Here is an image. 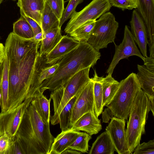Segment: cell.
Listing matches in <instances>:
<instances>
[{
  "instance_id": "5b68a950",
  "label": "cell",
  "mask_w": 154,
  "mask_h": 154,
  "mask_svg": "<svg viewBox=\"0 0 154 154\" xmlns=\"http://www.w3.org/2000/svg\"><path fill=\"white\" fill-rule=\"evenodd\" d=\"M141 89L136 73L132 72L119 82L114 97L106 105L113 116L127 120L137 94Z\"/></svg>"
},
{
  "instance_id": "60d3db41",
  "label": "cell",
  "mask_w": 154,
  "mask_h": 154,
  "mask_svg": "<svg viewBox=\"0 0 154 154\" xmlns=\"http://www.w3.org/2000/svg\"><path fill=\"white\" fill-rule=\"evenodd\" d=\"M113 117L114 116L111 113L109 109L108 108L105 109L104 111L102 112L103 122L108 123L109 120Z\"/></svg>"
},
{
  "instance_id": "e0dca14e",
  "label": "cell",
  "mask_w": 154,
  "mask_h": 154,
  "mask_svg": "<svg viewBox=\"0 0 154 154\" xmlns=\"http://www.w3.org/2000/svg\"><path fill=\"white\" fill-rule=\"evenodd\" d=\"M102 128L100 121L95 113L88 112L79 118L70 129L84 131L91 136L97 134Z\"/></svg>"
},
{
  "instance_id": "4fadbf2b",
  "label": "cell",
  "mask_w": 154,
  "mask_h": 154,
  "mask_svg": "<svg viewBox=\"0 0 154 154\" xmlns=\"http://www.w3.org/2000/svg\"><path fill=\"white\" fill-rule=\"evenodd\" d=\"M106 131L109 134L116 149L119 154H131L126 138L125 120L115 116L111 119Z\"/></svg>"
},
{
  "instance_id": "d590c367",
  "label": "cell",
  "mask_w": 154,
  "mask_h": 154,
  "mask_svg": "<svg viewBox=\"0 0 154 154\" xmlns=\"http://www.w3.org/2000/svg\"><path fill=\"white\" fill-rule=\"evenodd\" d=\"M132 153L134 154H154V140L139 143Z\"/></svg>"
},
{
  "instance_id": "3957f363",
  "label": "cell",
  "mask_w": 154,
  "mask_h": 154,
  "mask_svg": "<svg viewBox=\"0 0 154 154\" xmlns=\"http://www.w3.org/2000/svg\"><path fill=\"white\" fill-rule=\"evenodd\" d=\"M99 51L85 41L59 59L58 66L54 73L41 84L40 94L46 90L53 91L64 84L71 77L82 69L93 67L100 59Z\"/></svg>"
},
{
  "instance_id": "1f68e13d",
  "label": "cell",
  "mask_w": 154,
  "mask_h": 154,
  "mask_svg": "<svg viewBox=\"0 0 154 154\" xmlns=\"http://www.w3.org/2000/svg\"><path fill=\"white\" fill-rule=\"evenodd\" d=\"M58 66V64L56 63L46 66L42 70L37 77L35 81L34 97L40 94L39 90L41 84L45 80L48 79L54 73Z\"/></svg>"
},
{
  "instance_id": "7402d4cb",
  "label": "cell",
  "mask_w": 154,
  "mask_h": 154,
  "mask_svg": "<svg viewBox=\"0 0 154 154\" xmlns=\"http://www.w3.org/2000/svg\"><path fill=\"white\" fill-rule=\"evenodd\" d=\"M59 26L52 28L44 34L40 44L39 53L47 55L56 46L62 37Z\"/></svg>"
},
{
  "instance_id": "d4e9b609",
  "label": "cell",
  "mask_w": 154,
  "mask_h": 154,
  "mask_svg": "<svg viewBox=\"0 0 154 154\" xmlns=\"http://www.w3.org/2000/svg\"><path fill=\"white\" fill-rule=\"evenodd\" d=\"M60 22V20L45 2L41 17V28L43 35L53 27L59 26Z\"/></svg>"
},
{
  "instance_id": "d6a6232c",
  "label": "cell",
  "mask_w": 154,
  "mask_h": 154,
  "mask_svg": "<svg viewBox=\"0 0 154 154\" xmlns=\"http://www.w3.org/2000/svg\"><path fill=\"white\" fill-rule=\"evenodd\" d=\"M84 0H69V3L64 11L63 15L60 19L59 27L61 28L62 25L69 18L72 14L75 11L77 6L82 3Z\"/></svg>"
},
{
  "instance_id": "6da1fadb",
  "label": "cell",
  "mask_w": 154,
  "mask_h": 154,
  "mask_svg": "<svg viewBox=\"0 0 154 154\" xmlns=\"http://www.w3.org/2000/svg\"><path fill=\"white\" fill-rule=\"evenodd\" d=\"M38 43L21 60L8 63V108L7 111L19 106L29 98L36 76L48 66L46 55L38 51Z\"/></svg>"
},
{
  "instance_id": "8d00e7d4",
  "label": "cell",
  "mask_w": 154,
  "mask_h": 154,
  "mask_svg": "<svg viewBox=\"0 0 154 154\" xmlns=\"http://www.w3.org/2000/svg\"><path fill=\"white\" fill-rule=\"evenodd\" d=\"M111 6H114L122 10L136 9L137 6L131 0H109Z\"/></svg>"
},
{
  "instance_id": "bcb514c9",
  "label": "cell",
  "mask_w": 154,
  "mask_h": 154,
  "mask_svg": "<svg viewBox=\"0 0 154 154\" xmlns=\"http://www.w3.org/2000/svg\"><path fill=\"white\" fill-rule=\"evenodd\" d=\"M131 1L135 5H136L137 7V0H131Z\"/></svg>"
},
{
  "instance_id": "30bf717a",
  "label": "cell",
  "mask_w": 154,
  "mask_h": 154,
  "mask_svg": "<svg viewBox=\"0 0 154 154\" xmlns=\"http://www.w3.org/2000/svg\"><path fill=\"white\" fill-rule=\"evenodd\" d=\"M39 42H35L33 39L21 38L11 32L6 39L4 46L8 63L20 60Z\"/></svg>"
},
{
  "instance_id": "484cf974",
  "label": "cell",
  "mask_w": 154,
  "mask_h": 154,
  "mask_svg": "<svg viewBox=\"0 0 154 154\" xmlns=\"http://www.w3.org/2000/svg\"><path fill=\"white\" fill-rule=\"evenodd\" d=\"M37 108L43 122L50 123L51 119L50 103L51 99H48L43 94L35 97Z\"/></svg>"
},
{
  "instance_id": "9a60e30c",
  "label": "cell",
  "mask_w": 154,
  "mask_h": 154,
  "mask_svg": "<svg viewBox=\"0 0 154 154\" xmlns=\"http://www.w3.org/2000/svg\"><path fill=\"white\" fill-rule=\"evenodd\" d=\"M132 33L143 56H147L146 46L148 41L146 30L143 19L137 9L133 10L130 21Z\"/></svg>"
},
{
  "instance_id": "b9f144b4",
  "label": "cell",
  "mask_w": 154,
  "mask_h": 154,
  "mask_svg": "<svg viewBox=\"0 0 154 154\" xmlns=\"http://www.w3.org/2000/svg\"><path fill=\"white\" fill-rule=\"evenodd\" d=\"M5 57L4 46L2 43L0 42V64L3 62Z\"/></svg>"
},
{
  "instance_id": "5bb4252c",
  "label": "cell",
  "mask_w": 154,
  "mask_h": 154,
  "mask_svg": "<svg viewBox=\"0 0 154 154\" xmlns=\"http://www.w3.org/2000/svg\"><path fill=\"white\" fill-rule=\"evenodd\" d=\"M137 10L146 27L149 50L154 49V0H137Z\"/></svg>"
},
{
  "instance_id": "f1b7e54d",
  "label": "cell",
  "mask_w": 154,
  "mask_h": 154,
  "mask_svg": "<svg viewBox=\"0 0 154 154\" xmlns=\"http://www.w3.org/2000/svg\"><path fill=\"white\" fill-rule=\"evenodd\" d=\"M12 32L17 36L25 39H32L34 36L30 25L21 16L20 18L14 23Z\"/></svg>"
},
{
  "instance_id": "2e32d148",
  "label": "cell",
  "mask_w": 154,
  "mask_h": 154,
  "mask_svg": "<svg viewBox=\"0 0 154 154\" xmlns=\"http://www.w3.org/2000/svg\"><path fill=\"white\" fill-rule=\"evenodd\" d=\"M79 42L71 37L63 35L55 47L46 55V63H55L60 58L77 47Z\"/></svg>"
},
{
  "instance_id": "f35d334b",
  "label": "cell",
  "mask_w": 154,
  "mask_h": 154,
  "mask_svg": "<svg viewBox=\"0 0 154 154\" xmlns=\"http://www.w3.org/2000/svg\"><path fill=\"white\" fill-rule=\"evenodd\" d=\"M143 60L144 61V65L147 69L154 73V58L147 56L144 57Z\"/></svg>"
},
{
  "instance_id": "7c38bea8",
  "label": "cell",
  "mask_w": 154,
  "mask_h": 154,
  "mask_svg": "<svg viewBox=\"0 0 154 154\" xmlns=\"http://www.w3.org/2000/svg\"><path fill=\"white\" fill-rule=\"evenodd\" d=\"M93 90L94 83L91 80L78 95L72 109L70 128L74 123L84 114L88 112L95 113Z\"/></svg>"
},
{
  "instance_id": "c3c4849f",
  "label": "cell",
  "mask_w": 154,
  "mask_h": 154,
  "mask_svg": "<svg viewBox=\"0 0 154 154\" xmlns=\"http://www.w3.org/2000/svg\"><path fill=\"white\" fill-rule=\"evenodd\" d=\"M3 0H0V5L2 3Z\"/></svg>"
},
{
  "instance_id": "e575fe53",
  "label": "cell",
  "mask_w": 154,
  "mask_h": 154,
  "mask_svg": "<svg viewBox=\"0 0 154 154\" xmlns=\"http://www.w3.org/2000/svg\"><path fill=\"white\" fill-rule=\"evenodd\" d=\"M45 1L60 20L64 10V0H45Z\"/></svg>"
},
{
  "instance_id": "44dd1931",
  "label": "cell",
  "mask_w": 154,
  "mask_h": 154,
  "mask_svg": "<svg viewBox=\"0 0 154 154\" xmlns=\"http://www.w3.org/2000/svg\"><path fill=\"white\" fill-rule=\"evenodd\" d=\"M94 77L101 84L103 94V107L111 101L119 87V82L115 80L112 75L108 74L105 77L98 76L95 70Z\"/></svg>"
},
{
  "instance_id": "8fae6325",
  "label": "cell",
  "mask_w": 154,
  "mask_h": 154,
  "mask_svg": "<svg viewBox=\"0 0 154 154\" xmlns=\"http://www.w3.org/2000/svg\"><path fill=\"white\" fill-rule=\"evenodd\" d=\"M115 44V53L111 62L106 70L108 74L112 75L116 65L121 60L135 55L143 60L142 55L135 44L133 36L128 26L125 25L122 41L119 45Z\"/></svg>"
},
{
  "instance_id": "ba28073f",
  "label": "cell",
  "mask_w": 154,
  "mask_h": 154,
  "mask_svg": "<svg viewBox=\"0 0 154 154\" xmlns=\"http://www.w3.org/2000/svg\"><path fill=\"white\" fill-rule=\"evenodd\" d=\"M109 0H93L80 11H75L64 29L65 33L69 34L86 22L96 20L111 7Z\"/></svg>"
},
{
  "instance_id": "ab89813d",
  "label": "cell",
  "mask_w": 154,
  "mask_h": 154,
  "mask_svg": "<svg viewBox=\"0 0 154 154\" xmlns=\"http://www.w3.org/2000/svg\"><path fill=\"white\" fill-rule=\"evenodd\" d=\"M12 154H24V151L18 141L14 139Z\"/></svg>"
},
{
  "instance_id": "277c9868",
  "label": "cell",
  "mask_w": 154,
  "mask_h": 154,
  "mask_svg": "<svg viewBox=\"0 0 154 154\" xmlns=\"http://www.w3.org/2000/svg\"><path fill=\"white\" fill-rule=\"evenodd\" d=\"M150 111V101L140 89L131 107L126 129L128 147L132 154L145 133V125Z\"/></svg>"
},
{
  "instance_id": "d6986e66",
  "label": "cell",
  "mask_w": 154,
  "mask_h": 154,
  "mask_svg": "<svg viewBox=\"0 0 154 154\" xmlns=\"http://www.w3.org/2000/svg\"><path fill=\"white\" fill-rule=\"evenodd\" d=\"M45 0H19L17 6L27 16L35 20L41 28V17Z\"/></svg>"
},
{
  "instance_id": "4dcf8cb0",
  "label": "cell",
  "mask_w": 154,
  "mask_h": 154,
  "mask_svg": "<svg viewBox=\"0 0 154 154\" xmlns=\"http://www.w3.org/2000/svg\"><path fill=\"white\" fill-rule=\"evenodd\" d=\"M91 137L86 132H81L75 140L68 147V148L79 151L82 153H88L89 141Z\"/></svg>"
},
{
  "instance_id": "7dc6e473",
  "label": "cell",
  "mask_w": 154,
  "mask_h": 154,
  "mask_svg": "<svg viewBox=\"0 0 154 154\" xmlns=\"http://www.w3.org/2000/svg\"><path fill=\"white\" fill-rule=\"evenodd\" d=\"M1 86V85H0ZM0 99L1 98V92H0Z\"/></svg>"
},
{
  "instance_id": "8992f818",
  "label": "cell",
  "mask_w": 154,
  "mask_h": 154,
  "mask_svg": "<svg viewBox=\"0 0 154 154\" xmlns=\"http://www.w3.org/2000/svg\"><path fill=\"white\" fill-rule=\"evenodd\" d=\"M90 68L80 70L63 85L52 91L50 98L53 101L54 114L50 119L51 124L54 125L58 124V116L62 109L91 81L89 76Z\"/></svg>"
},
{
  "instance_id": "f6af8a7d",
  "label": "cell",
  "mask_w": 154,
  "mask_h": 154,
  "mask_svg": "<svg viewBox=\"0 0 154 154\" xmlns=\"http://www.w3.org/2000/svg\"><path fill=\"white\" fill-rule=\"evenodd\" d=\"M3 63L0 64V86L1 85L3 71Z\"/></svg>"
},
{
  "instance_id": "ffe728a7",
  "label": "cell",
  "mask_w": 154,
  "mask_h": 154,
  "mask_svg": "<svg viewBox=\"0 0 154 154\" xmlns=\"http://www.w3.org/2000/svg\"><path fill=\"white\" fill-rule=\"evenodd\" d=\"M138 72L136 74L141 89L150 102H154V73L148 70L145 65H137Z\"/></svg>"
},
{
  "instance_id": "52a82bcc",
  "label": "cell",
  "mask_w": 154,
  "mask_h": 154,
  "mask_svg": "<svg viewBox=\"0 0 154 154\" xmlns=\"http://www.w3.org/2000/svg\"><path fill=\"white\" fill-rule=\"evenodd\" d=\"M119 23L111 12H107L96 21L94 26L87 42L97 51L106 48L114 42Z\"/></svg>"
},
{
  "instance_id": "4316f807",
  "label": "cell",
  "mask_w": 154,
  "mask_h": 154,
  "mask_svg": "<svg viewBox=\"0 0 154 154\" xmlns=\"http://www.w3.org/2000/svg\"><path fill=\"white\" fill-rule=\"evenodd\" d=\"M78 94L73 97L69 101L62 109L59 115L58 123L60 124V128L62 131H66L70 129V123L72 115V109Z\"/></svg>"
},
{
  "instance_id": "7bdbcfd3",
  "label": "cell",
  "mask_w": 154,
  "mask_h": 154,
  "mask_svg": "<svg viewBox=\"0 0 154 154\" xmlns=\"http://www.w3.org/2000/svg\"><path fill=\"white\" fill-rule=\"evenodd\" d=\"M82 153L79 151L68 148L64 150L61 154H80Z\"/></svg>"
},
{
  "instance_id": "f546056e",
  "label": "cell",
  "mask_w": 154,
  "mask_h": 154,
  "mask_svg": "<svg viewBox=\"0 0 154 154\" xmlns=\"http://www.w3.org/2000/svg\"><path fill=\"white\" fill-rule=\"evenodd\" d=\"M94 83V110L97 117L102 113L104 107L103 94L101 84L94 77L90 79Z\"/></svg>"
},
{
  "instance_id": "603a6c76",
  "label": "cell",
  "mask_w": 154,
  "mask_h": 154,
  "mask_svg": "<svg viewBox=\"0 0 154 154\" xmlns=\"http://www.w3.org/2000/svg\"><path fill=\"white\" fill-rule=\"evenodd\" d=\"M116 149L108 133L105 131L98 136L88 153L89 154H113Z\"/></svg>"
},
{
  "instance_id": "cb8c5ba5",
  "label": "cell",
  "mask_w": 154,
  "mask_h": 154,
  "mask_svg": "<svg viewBox=\"0 0 154 154\" xmlns=\"http://www.w3.org/2000/svg\"><path fill=\"white\" fill-rule=\"evenodd\" d=\"M3 63V74L0 86L1 97L0 99V106L1 112L7 111L8 108V63L6 57Z\"/></svg>"
},
{
  "instance_id": "83f0119b",
  "label": "cell",
  "mask_w": 154,
  "mask_h": 154,
  "mask_svg": "<svg viewBox=\"0 0 154 154\" xmlns=\"http://www.w3.org/2000/svg\"><path fill=\"white\" fill-rule=\"evenodd\" d=\"M96 20L87 21L69 34L70 36L80 42H87L94 26Z\"/></svg>"
},
{
  "instance_id": "ac0fdd59",
  "label": "cell",
  "mask_w": 154,
  "mask_h": 154,
  "mask_svg": "<svg viewBox=\"0 0 154 154\" xmlns=\"http://www.w3.org/2000/svg\"><path fill=\"white\" fill-rule=\"evenodd\" d=\"M81 132L70 129L62 131L54 138L49 154H61L75 140Z\"/></svg>"
},
{
  "instance_id": "7a4b0ae2",
  "label": "cell",
  "mask_w": 154,
  "mask_h": 154,
  "mask_svg": "<svg viewBox=\"0 0 154 154\" xmlns=\"http://www.w3.org/2000/svg\"><path fill=\"white\" fill-rule=\"evenodd\" d=\"M24 154H49L54 137L50 123L42 121L33 97L26 109L16 134Z\"/></svg>"
},
{
  "instance_id": "9c48e42d",
  "label": "cell",
  "mask_w": 154,
  "mask_h": 154,
  "mask_svg": "<svg viewBox=\"0 0 154 154\" xmlns=\"http://www.w3.org/2000/svg\"><path fill=\"white\" fill-rule=\"evenodd\" d=\"M33 97L25 100L11 110L0 113V137L6 134L13 140L24 112Z\"/></svg>"
},
{
  "instance_id": "f907efd6",
  "label": "cell",
  "mask_w": 154,
  "mask_h": 154,
  "mask_svg": "<svg viewBox=\"0 0 154 154\" xmlns=\"http://www.w3.org/2000/svg\"><path fill=\"white\" fill-rule=\"evenodd\" d=\"M19 0H18V1H19Z\"/></svg>"
},
{
  "instance_id": "ee69618b",
  "label": "cell",
  "mask_w": 154,
  "mask_h": 154,
  "mask_svg": "<svg viewBox=\"0 0 154 154\" xmlns=\"http://www.w3.org/2000/svg\"><path fill=\"white\" fill-rule=\"evenodd\" d=\"M43 38V33L42 32L35 35L33 39L35 42H41Z\"/></svg>"
},
{
  "instance_id": "836d02e7",
  "label": "cell",
  "mask_w": 154,
  "mask_h": 154,
  "mask_svg": "<svg viewBox=\"0 0 154 154\" xmlns=\"http://www.w3.org/2000/svg\"><path fill=\"white\" fill-rule=\"evenodd\" d=\"M7 134L0 137V154H12L14 143Z\"/></svg>"
},
{
  "instance_id": "816d5d0a",
  "label": "cell",
  "mask_w": 154,
  "mask_h": 154,
  "mask_svg": "<svg viewBox=\"0 0 154 154\" xmlns=\"http://www.w3.org/2000/svg\"></svg>"
},
{
  "instance_id": "74e56055",
  "label": "cell",
  "mask_w": 154,
  "mask_h": 154,
  "mask_svg": "<svg viewBox=\"0 0 154 154\" xmlns=\"http://www.w3.org/2000/svg\"><path fill=\"white\" fill-rule=\"evenodd\" d=\"M21 16H22L28 23L33 30L34 35L42 32V29L38 24L34 20L26 16L22 9L20 8Z\"/></svg>"
},
{
  "instance_id": "681fc988",
  "label": "cell",
  "mask_w": 154,
  "mask_h": 154,
  "mask_svg": "<svg viewBox=\"0 0 154 154\" xmlns=\"http://www.w3.org/2000/svg\"><path fill=\"white\" fill-rule=\"evenodd\" d=\"M1 39V36H0V39Z\"/></svg>"
}]
</instances>
